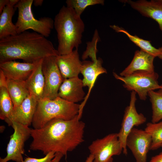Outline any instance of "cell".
<instances>
[{"label": "cell", "instance_id": "cell-1", "mask_svg": "<svg viewBox=\"0 0 162 162\" xmlns=\"http://www.w3.org/2000/svg\"><path fill=\"white\" fill-rule=\"evenodd\" d=\"M78 115L70 120L54 118L39 129H31L32 141L29 149L40 151L45 155L51 152L66 157L84 141L85 124Z\"/></svg>", "mask_w": 162, "mask_h": 162}, {"label": "cell", "instance_id": "cell-2", "mask_svg": "<svg viewBox=\"0 0 162 162\" xmlns=\"http://www.w3.org/2000/svg\"><path fill=\"white\" fill-rule=\"evenodd\" d=\"M58 55L52 43L35 32L26 31L0 39V63L21 59L36 63L46 57Z\"/></svg>", "mask_w": 162, "mask_h": 162}, {"label": "cell", "instance_id": "cell-3", "mask_svg": "<svg viewBox=\"0 0 162 162\" xmlns=\"http://www.w3.org/2000/svg\"><path fill=\"white\" fill-rule=\"evenodd\" d=\"M54 24L57 33L58 55L67 54L74 49H78L85 29L81 16L72 8L64 5L55 16Z\"/></svg>", "mask_w": 162, "mask_h": 162}, {"label": "cell", "instance_id": "cell-4", "mask_svg": "<svg viewBox=\"0 0 162 162\" xmlns=\"http://www.w3.org/2000/svg\"><path fill=\"white\" fill-rule=\"evenodd\" d=\"M80 106L58 96L52 100L42 98L38 101L32 124L34 129H39L54 118L71 119L79 114Z\"/></svg>", "mask_w": 162, "mask_h": 162}, {"label": "cell", "instance_id": "cell-5", "mask_svg": "<svg viewBox=\"0 0 162 162\" xmlns=\"http://www.w3.org/2000/svg\"><path fill=\"white\" fill-rule=\"evenodd\" d=\"M33 2V0H20L15 5L18 10L17 19L15 24L17 34L31 29L48 37L54 27V20L48 17L36 19L32 10Z\"/></svg>", "mask_w": 162, "mask_h": 162}, {"label": "cell", "instance_id": "cell-6", "mask_svg": "<svg viewBox=\"0 0 162 162\" xmlns=\"http://www.w3.org/2000/svg\"><path fill=\"white\" fill-rule=\"evenodd\" d=\"M113 74L116 79L123 82L125 88L136 92L142 100H146L149 91L162 88L158 81V74L155 72L138 70L125 76H119L115 72Z\"/></svg>", "mask_w": 162, "mask_h": 162}, {"label": "cell", "instance_id": "cell-7", "mask_svg": "<svg viewBox=\"0 0 162 162\" xmlns=\"http://www.w3.org/2000/svg\"><path fill=\"white\" fill-rule=\"evenodd\" d=\"M88 149L94 156L93 162H113L112 157L123 152L117 133L110 134L93 141Z\"/></svg>", "mask_w": 162, "mask_h": 162}, {"label": "cell", "instance_id": "cell-8", "mask_svg": "<svg viewBox=\"0 0 162 162\" xmlns=\"http://www.w3.org/2000/svg\"><path fill=\"white\" fill-rule=\"evenodd\" d=\"M14 129L7 147V155L0 158V162H7L11 160L15 162H23L22 155L24 152L25 143L31 136V129L16 122L12 123Z\"/></svg>", "mask_w": 162, "mask_h": 162}, {"label": "cell", "instance_id": "cell-9", "mask_svg": "<svg viewBox=\"0 0 162 162\" xmlns=\"http://www.w3.org/2000/svg\"><path fill=\"white\" fill-rule=\"evenodd\" d=\"M56 56L46 57L42 60V70L45 79L43 98L52 100L58 97L59 88L64 80L57 64Z\"/></svg>", "mask_w": 162, "mask_h": 162}, {"label": "cell", "instance_id": "cell-10", "mask_svg": "<svg viewBox=\"0 0 162 162\" xmlns=\"http://www.w3.org/2000/svg\"><path fill=\"white\" fill-rule=\"evenodd\" d=\"M136 92L131 91L129 104L125 108L121 128L118 133V139L123 148V153L128 154L126 145L127 137L134 126H138L145 123L146 118L142 113H138L135 106L136 100Z\"/></svg>", "mask_w": 162, "mask_h": 162}, {"label": "cell", "instance_id": "cell-11", "mask_svg": "<svg viewBox=\"0 0 162 162\" xmlns=\"http://www.w3.org/2000/svg\"><path fill=\"white\" fill-rule=\"evenodd\" d=\"M152 142L151 136L145 130L134 128L127 137L126 145L131 151L136 162H146Z\"/></svg>", "mask_w": 162, "mask_h": 162}, {"label": "cell", "instance_id": "cell-12", "mask_svg": "<svg viewBox=\"0 0 162 162\" xmlns=\"http://www.w3.org/2000/svg\"><path fill=\"white\" fill-rule=\"evenodd\" d=\"M38 103L37 99L30 94L20 105L14 107L6 123L11 126L12 123L16 122L28 127L32 123Z\"/></svg>", "mask_w": 162, "mask_h": 162}, {"label": "cell", "instance_id": "cell-13", "mask_svg": "<svg viewBox=\"0 0 162 162\" xmlns=\"http://www.w3.org/2000/svg\"><path fill=\"white\" fill-rule=\"evenodd\" d=\"M124 1L122 2L127 3L142 16L155 20L158 24L162 32V0ZM161 47L162 48V46Z\"/></svg>", "mask_w": 162, "mask_h": 162}, {"label": "cell", "instance_id": "cell-14", "mask_svg": "<svg viewBox=\"0 0 162 162\" xmlns=\"http://www.w3.org/2000/svg\"><path fill=\"white\" fill-rule=\"evenodd\" d=\"M56 61L64 79L78 76L81 73L82 62L80 59L78 49L67 54L58 55Z\"/></svg>", "mask_w": 162, "mask_h": 162}, {"label": "cell", "instance_id": "cell-15", "mask_svg": "<svg viewBox=\"0 0 162 162\" xmlns=\"http://www.w3.org/2000/svg\"><path fill=\"white\" fill-rule=\"evenodd\" d=\"M82 80L78 76L64 79L59 89L58 96L69 102L76 103L85 95Z\"/></svg>", "mask_w": 162, "mask_h": 162}, {"label": "cell", "instance_id": "cell-16", "mask_svg": "<svg viewBox=\"0 0 162 162\" xmlns=\"http://www.w3.org/2000/svg\"><path fill=\"white\" fill-rule=\"evenodd\" d=\"M38 63H32L10 61L0 63V70L7 79L15 80L25 81Z\"/></svg>", "mask_w": 162, "mask_h": 162}, {"label": "cell", "instance_id": "cell-17", "mask_svg": "<svg viewBox=\"0 0 162 162\" xmlns=\"http://www.w3.org/2000/svg\"><path fill=\"white\" fill-rule=\"evenodd\" d=\"M103 60L100 58L92 61L82 62L81 73L83 76L82 80L84 86H87L88 92L85 102L98 77L100 74L107 73L106 70L102 67Z\"/></svg>", "mask_w": 162, "mask_h": 162}, {"label": "cell", "instance_id": "cell-18", "mask_svg": "<svg viewBox=\"0 0 162 162\" xmlns=\"http://www.w3.org/2000/svg\"><path fill=\"white\" fill-rule=\"evenodd\" d=\"M155 58L141 50H136L131 62L120 73V76H125L138 70L154 72L153 62Z\"/></svg>", "mask_w": 162, "mask_h": 162}, {"label": "cell", "instance_id": "cell-19", "mask_svg": "<svg viewBox=\"0 0 162 162\" xmlns=\"http://www.w3.org/2000/svg\"><path fill=\"white\" fill-rule=\"evenodd\" d=\"M43 59L38 63L30 75L25 81L30 94L34 96L38 101L43 98L45 87V79L42 67Z\"/></svg>", "mask_w": 162, "mask_h": 162}, {"label": "cell", "instance_id": "cell-20", "mask_svg": "<svg viewBox=\"0 0 162 162\" xmlns=\"http://www.w3.org/2000/svg\"><path fill=\"white\" fill-rule=\"evenodd\" d=\"M17 9L9 4L3 9L0 15V39L17 34L15 24L12 18Z\"/></svg>", "mask_w": 162, "mask_h": 162}, {"label": "cell", "instance_id": "cell-21", "mask_svg": "<svg viewBox=\"0 0 162 162\" xmlns=\"http://www.w3.org/2000/svg\"><path fill=\"white\" fill-rule=\"evenodd\" d=\"M6 85L14 107L20 105L30 94L25 81L7 79Z\"/></svg>", "mask_w": 162, "mask_h": 162}, {"label": "cell", "instance_id": "cell-22", "mask_svg": "<svg viewBox=\"0 0 162 162\" xmlns=\"http://www.w3.org/2000/svg\"><path fill=\"white\" fill-rule=\"evenodd\" d=\"M110 26L116 32L125 34L131 41L140 47V50L155 57H158L162 59V48L161 47L158 49L152 46L150 41L141 38L136 35H131L122 27L115 25Z\"/></svg>", "mask_w": 162, "mask_h": 162}, {"label": "cell", "instance_id": "cell-23", "mask_svg": "<svg viewBox=\"0 0 162 162\" xmlns=\"http://www.w3.org/2000/svg\"><path fill=\"white\" fill-rule=\"evenodd\" d=\"M12 99L7 87H0V118L5 122L9 119L14 109Z\"/></svg>", "mask_w": 162, "mask_h": 162}, {"label": "cell", "instance_id": "cell-24", "mask_svg": "<svg viewBox=\"0 0 162 162\" xmlns=\"http://www.w3.org/2000/svg\"><path fill=\"white\" fill-rule=\"evenodd\" d=\"M148 96L152 104V116L151 122L155 123L162 119V90L148 92Z\"/></svg>", "mask_w": 162, "mask_h": 162}, {"label": "cell", "instance_id": "cell-25", "mask_svg": "<svg viewBox=\"0 0 162 162\" xmlns=\"http://www.w3.org/2000/svg\"><path fill=\"white\" fill-rule=\"evenodd\" d=\"M145 130L152 137L150 150H155L161 147L162 145V121L155 123H148Z\"/></svg>", "mask_w": 162, "mask_h": 162}, {"label": "cell", "instance_id": "cell-26", "mask_svg": "<svg viewBox=\"0 0 162 162\" xmlns=\"http://www.w3.org/2000/svg\"><path fill=\"white\" fill-rule=\"evenodd\" d=\"M104 0H67L66 6L73 9L79 16L81 15L86 8L89 6L96 4H104Z\"/></svg>", "mask_w": 162, "mask_h": 162}, {"label": "cell", "instance_id": "cell-27", "mask_svg": "<svg viewBox=\"0 0 162 162\" xmlns=\"http://www.w3.org/2000/svg\"><path fill=\"white\" fill-rule=\"evenodd\" d=\"M98 31L95 29L93 36L91 41L87 43V47L86 50L83 53L82 56V59L84 60L88 57L90 58L92 61L97 59L96 54L98 52L97 46L98 43L100 40Z\"/></svg>", "mask_w": 162, "mask_h": 162}, {"label": "cell", "instance_id": "cell-28", "mask_svg": "<svg viewBox=\"0 0 162 162\" xmlns=\"http://www.w3.org/2000/svg\"><path fill=\"white\" fill-rule=\"evenodd\" d=\"M55 152H51L46 155L44 157L41 158L26 157L24 158L23 162H53V160L55 156Z\"/></svg>", "mask_w": 162, "mask_h": 162}, {"label": "cell", "instance_id": "cell-29", "mask_svg": "<svg viewBox=\"0 0 162 162\" xmlns=\"http://www.w3.org/2000/svg\"><path fill=\"white\" fill-rule=\"evenodd\" d=\"M7 78L3 72L0 70V87H7Z\"/></svg>", "mask_w": 162, "mask_h": 162}, {"label": "cell", "instance_id": "cell-30", "mask_svg": "<svg viewBox=\"0 0 162 162\" xmlns=\"http://www.w3.org/2000/svg\"><path fill=\"white\" fill-rule=\"evenodd\" d=\"M149 162H162V152L152 157Z\"/></svg>", "mask_w": 162, "mask_h": 162}, {"label": "cell", "instance_id": "cell-31", "mask_svg": "<svg viewBox=\"0 0 162 162\" xmlns=\"http://www.w3.org/2000/svg\"><path fill=\"white\" fill-rule=\"evenodd\" d=\"M9 2V0H0V14H1L4 8L8 5Z\"/></svg>", "mask_w": 162, "mask_h": 162}, {"label": "cell", "instance_id": "cell-32", "mask_svg": "<svg viewBox=\"0 0 162 162\" xmlns=\"http://www.w3.org/2000/svg\"><path fill=\"white\" fill-rule=\"evenodd\" d=\"M64 155L59 152L56 153L55 157L53 159V162H59Z\"/></svg>", "mask_w": 162, "mask_h": 162}, {"label": "cell", "instance_id": "cell-33", "mask_svg": "<svg viewBox=\"0 0 162 162\" xmlns=\"http://www.w3.org/2000/svg\"><path fill=\"white\" fill-rule=\"evenodd\" d=\"M44 1L43 0H33V4L35 6H41Z\"/></svg>", "mask_w": 162, "mask_h": 162}, {"label": "cell", "instance_id": "cell-34", "mask_svg": "<svg viewBox=\"0 0 162 162\" xmlns=\"http://www.w3.org/2000/svg\"><path fill=\"white\" fill-rule=\"evenodd\" d=\"M94 159V158L93 156L90 154L87 158L85 162H93Z\"/></svg>", "mask_w": 162, "mask_h": 162}, {"label": "cell", "instance_id": "cell-35", "mask_svg": "<svg viewBox=\"0 0 162 162\" xmlns=\"http://www.w3.org/2000/svg\"><path fill=\"white\" fill-rule=\"evenodd\" d=\"M19 1V0H9V4L13 6H15Z\"/></svg>", "mask_w": 162, "mask_h": 162}, {"label": "cell", "instance_id": "cell-36", "mask_svg": "<svg viewBox=\"0 0 162 162\" xmlns=\"http://www.w3.org/2000/svg\"><path fill=\"white\" fill-rule=\"evenodd\" d=\"M161 87H162V88L161 89H161L162 90V84L161 85Z\"/></svg>", "mask_w": 162, "mask_h": 162}, {"label": "cell", "instance_id": "cell-37", "mask_svg": "<svg viewBox=\"0 0 162 162\" xmlns=\"http://www.w3.org/2000/svg\"><path fill=\"white\" fill-rule=\"evenodd\" d=\"M161 147H162V145L161 146Z\"/></svg>", "mask_w": 162, "mask_h": 162}]
</instances>
